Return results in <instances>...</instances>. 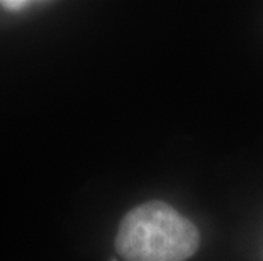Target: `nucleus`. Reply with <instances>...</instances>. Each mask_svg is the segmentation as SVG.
<instances>
[{
  "label": "nucleus",
  "mask_w": 263,
  "mask_h": 261,
  "mask_svg": "<svg viewBox=\"0 0 263 261\" xmlns=\"http://www.w3.org/2000/svg\"><path fill=\"white\" fill-rule=\"evenodd\" d=\"M199 229L166 202L149 200L122 217L116 251L126 261H185L199 248Z\"/></svg>",
  "instance_id": "nucleus-1"
},
{
  "label": "nucleus",
  "mask_w": 263,
  "mask_h": 261,
  "mask_svg": "<svg viewBox=\"0 0 263 261\" xmlns=\"http://www.w3.org/2000/svg\"><path fill=\"white\" fill-rule=\"evenodd\" d=\"M0 5L5 10H12V12H17V10L26 9L29 2H24V0H17V2H12V0H5V2H0Z\"/></svg>",
  "instance_id": "nucleus-2"
},
{
  "label": "nucleus",
  "mask_w": 263,
  "mask_h": 261,
  "mask_svg": "<svg viewBox=\"0 0 263 261\" xmlns=\"http://www.w3.org/2000/svg\"><path fill=\"white\" fill-rule=\"evenodd\" d=\"M109 261H116V259H109Z\"/></svg>",
  "instance_id": "nucleus-3"
}]
</instances>
